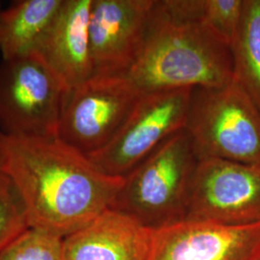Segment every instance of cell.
Segmentation results:
<instances>
[{
  "label": "cell",
  "mask_w": 260,
  "mask_h": 260,
  "mask_svg": "<svg viewBox=\"0 0 260 260\" xmlns=\"http://www.w3.org/2000/svg\"><path fill=\"white\" fill-rule=\"evenodd\" d=\"M152 237L153 230L110 208L66 236V260H148Z\"/></svg>",
  "instance_id": "12"
},
{
  "label": "cell",
  "mask_w": 260,
  "mask_h": 260,
  "mask_svg": "<svg viewBox=\"0 0 260 260\" xmlns=\"http://www.w3.org/2000/svg\"><path fill=\"white\" fill-rule=\"evenodd\" d=\"M91 4L92 0H64L34 50L67 92L93 76L89 41Z\"/></svg>",
  "instance_id": "11"
},
{
  "label": "cell",
  "mask_w": 260,
  "mask_h": 260,
  "mask_svg": "<svg viewBox=\"0 0 260 260\" xmlns=\"http://www.w3.org/2000/svg\"><path fill=\"white\" fill-rule=\"evenodd\" d=\"M64 0H19L0 11V52L10 60L34 52Z\"/></svg>",
  "instance_id": "13"
},
{
  "label": "cell",
  "mask_w": 260,
  "mask_h": 260,
  "mask_svg": "<svg viewBox=\"0 0 260 260\" xmlns=\"http://www.w3.org/2000/svg\"><path fill=\"white\" fill-rule=\"evenodd\" d=\"M184 220L228 225L260 223V164L200 159Z\"/></svg>",
  "instance_id": "8"
},
{
  "label": "cell",
  "mask_w": 260,
  "mask_h": 260,
  "mask_svg": "<svg viewBox=\"0 0 260 260\" xmlns=\"http://www.w3.org/2000/svg\"><path fill=\"white\" fill-rule=\"evenodd\" d=\"M148 260H260V223L183 220L153 231Z\"/></svg>",
  "instance_id": "10"
},
{
  "label": "cell",
  "mask_w": 260,
  "mask_h": 260,
  "mask_svg": "<svg viewBox=\"0 0 260 260\" xmlns=\"http://www.w3.org/2000/svg\"><path fill=\"white\" fill-rule=\"evenodd\" d=\"M203 0H156L125 75L141 93L216 88L233 80L231 47L202 19Z\"/></svg>",
  "instance_id": "2"
},
{
  "label": "cell",
  "mask_w": 260,
  "mask_h": 260,
  "mask_svg": "<svg viewBox=\"0 0 260 260\" xmlns=\"http://www.w3.org/2000/svg\"><path fill=\"white\" fill-rule=\"evenodd\" d=\"M141 94L125 75H93L66 93L58 138L87 156L103 149Z\"/></svg>",
  "instance_id": "6"
},
{
  "label": "cell",
  "mask_w": 260,
  "mask_h": 260,
  "mask_svg": "<svg viewBox=\"0 0 260 260\" xmlns=\"http://www.w3.org/2000/svg\"><path fill=\"white\" fill-rule=\"evenodd\" d=\"M3 172L17 187L30 226L63 238L112 205L123 177L104 174L64 141L9 135L0 131Z\"/></svg>",
  "instance_id": "1"
},
{
  "label": "cell",
  "mask_w": 260,
  "mask_h": 260,
  "mask_svg": "<svg viewBox=\"0 0 260 260\" xmlns=\"http://www.w3.org/2000/svg\"><path fill=\"white\" fill-rule=\"evenodd\" d=\"M68 93L36 52L0 64V131L26 137H58Z\"/></svg>",
  "instance_id": "5"
},
{
  "label": "cell",
  "mask_w": 260,
  "mask_h": 260,
  "mask_svg": "<svg viewBox=\"0 0 260 260\" xmlns=\"http://www.w3.org/2000/svg\"><path fill=\"white\" fill-rule=\"evenodd\" d=\"M231 48L233 79L260 110V0H245L241 23Z\"/></svg>",
  "instance_id": "14"
},
{
  "label": "cell",
  "mask_w": 260,
  "mask_h": 260,
  "mask_svg": "<svg viewBox=\"0 0 260 260\" xmlns=\"http://www.w3.org/2000/svg\"><path fill=\"white\" fill-rule=\"evenodd\" d=\"M156 0H92L93 75H125L139 54Z\"/></svg>",
  "instance_id": "9"
},
{
  "label": "cell",
  "mask_w": 260,
  "mask_h": 260,
  "mask_svg": "<svg viewBox=\"0 0 260 260\" xmlns=\"http://www.w3.org/2000/svg\"><path fill=\"white\" fill-rule=\"evenodd\" d=\"M30 228L17 187L4 172L0 174V253Z\"/></svg>",
  "instance_id": "16"
},
{
  "label": "cell",
  "mask_w": 260,
  "mask_h": 260,
  "mask_svg": "<svg viewBox=\"0 0 260 260\" xmlns=\"http://www.w3.org/2000/svg\"><path fill=\"white\" fill-rule=\"evenodd\" d=\"M199 161L188 132L178 131L123 177L111 209L153 231L183 221Z\"/></svg>",
  "instance_id": "3"
},
{
  "label": "cell",
  "mask_w": 260,
  "mask_h": 260,
  "mask_svg": "<svg viewBox=\"0 0 260 260\" xmlns=\"http://www.w3.org/2000/svg\"><path fill=\"white\" fill-rule=\"evenodd\" d=\"M3 172V155L0 150V174Z\"/></svg>",
  "instance_id": "18"
},
{
  "label": "cell",
  "mask_w": 260,
  "mask_h": 260,
  "mask_svg": "<svg viewBox=\"0 0 260 260\" xmlns=\"http://www.w3.org/2000/svg\"><path fill=\"white\" fill-rule=\"evenodd\" d=\"M244 4L245 0H203V21L231 47L241 23Z\"/></svg>",
  "instance_id": "17"
},
{
  "label": "cell",
  "mask_w": 260,
  "mask_h": 260,
  "mask_svg": "<svg viewBox=\"0 0 260 260\" xmlns=\"http://www.w3.org/2000/svg\"><path fill=\"white\" fill-rule=\"evenodd\" d=\"M192 91L142 93L111 142L88 157L104 174L125 177L164 141L185 128Z\"/></svg>",
  "instance_id": "7"
},
{
  "label": "cell",
  "mask_w": 260,
  "mask_h": 260,
  "mask_svg": "<svg viewBox=\"0 0 260 260\" xmlns=\"http://www.w3.org/2000/svg\"><path fill=\"white\" fill-rule=\"evenodd\" d=\"M185 130L200 159L260 164V110L234 79L193 89Z\"/></svg>",
  "instance_id": "4"
},
{
  "label": "cell",
  "mask_w": 260,
  "mask_h": 260,
  "mask_svg": "<svg viewBox=\"0 0 260 260\" xmlns=\"http://www.w3.org/2000/svg\"><path fill=\"white\" fill-rule=\"evenodd\" d=\"M0 260H66L64 238L30 226L0 253Z\"/></svg>",
  "instance_id": "15"
},
{
  "label": "cell",
  "mask_w": 260,
  "mask_h": 260,
  "mask_svg": "<svg viewBox=\"0 0 260 260\" xmlns=\"http://www.w3.org/2000/svg\"><path fill=\"white\" fill-rule=\"evenodd\" d=\"M0 11H1V2H0Z\"/></svg>",
  "instance_id": "19"
}]
</instances>
